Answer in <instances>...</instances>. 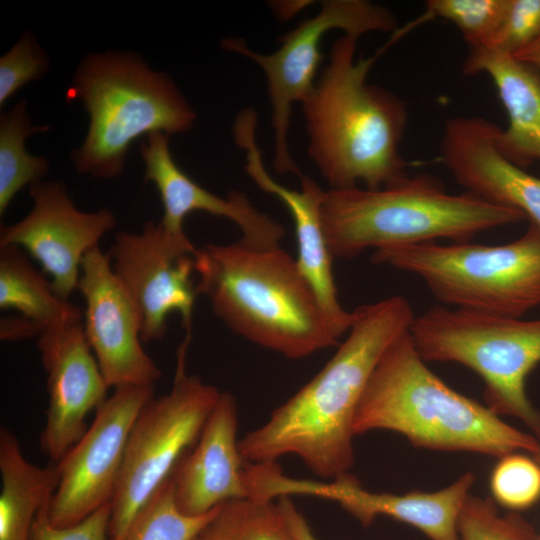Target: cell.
Returning <instances> with one entry per match:
<instances>
[{
    "mask_svg": "<svg viewBox=\"0 0 540 540\" xmlns=\"http://www.w3.org/2000/svg\"><path fill=\"white\" fill-rule=\"evenodd\" d=\"M238 424L236 399L223 391L194 448L171 474L175 502L182 513L199 516L229 501L249 497Z\"/></svg>",
    "mask_w": 540,
    "mask_h": 540,
    "instance_id": "20",
    "label": "cell"
},
{
    "mask_svg": "<svg viewBox=\"0 0 540 540\" xmlns=\"http://www.w3.org/2000/svg\"><path fill=\"white\" fill-rule=\"evenodd\" d=\"M153 397L154 386H119L97 408L92 425L56 463L59 482L49 508L54 526L74 525L112 501L131 429Z\"/></svg>",
    "mask_w": 540,
    "mask_h": 540,
    "instance_id": "13",
    "label": "cell"
},
{
    "mask_svg": "<svg viewBox=\"0 0 540 540\" xmlns=\"http://www.w3.org/2000/svg\"><path fill=\"white\" fill-rule=\"evenodd\" d=\"M322 225L333 258L352 259L375 251L476 234L526 220L519 210L465 191L449 193L429 174H409L377 188L326 190Z\"/></svg>",
    "mask_w": 540,
    "mask_h": 540,
    "instance_id": "5",
    "label": "cell"
},
{
    "mask_svg": "<svg viewBox=\"0 0 540 540\" xmlns=\"http://www.w3.org/2000/svg\"><path fill=\"white\" fill-rule=\"evenodd\" d=\"M220 507L199 516L182 513L170 476L135 513L119 540H196Z\"/></svg>",
    "mask_w": 540,
    "mask_h": 540,
    "instance_id": "26",
    "label": "cell"
},
{
    "mask_svg": "<svg viewBox=\"0 0 540 540\" xmlns=\"http://www.w3.org/2000/svg\"><path fill=\"white\" fill-rule=\"evenodd\" d=\"M0 474V540H30L37 513L57 488V465L40 467L29 462L15 434L2 426Z\"/></svg>",
    "mask_w": 540,
    "mask_h": 540,
    "instance_id": "22",
    "label": "cell"
},
{
    "mask_svg": "<svg viewBox=\"0 0 540 540\" xmlns=\"http://www.w3.org/2000/svg\"><path fill=\"white\" fill-rule=\"evenodd\" d=\"M278 504L295 540H318L290 497L278 498Z\"/></svg>",
    "mask_w": 540,
    "mask_h": 540,
    "instance_id": "34",
    "label": "cell"
},
{
    "mask_svg": "<svg viewBox=\"0 0 540 540\" xmlns=\"http://www.w3.org/2000/svg\"><path fill=\"white\" fill-rule=\"evenodd\" d=\"M539 441V445H540V438L538 439ZM534 457L537 459V461L540 463V446H539V450L538 452L534 455ZM540 540V536H539V539Z\"/></svg>",
    "mask_w": 540,
    "mask_h": 540,
    "instance_id": "36",
    "label": "cell"
},
{
    "mask_svg": "<svg viewBox=\"0 0 540 540\" xmlns=\"http://www.w3.org/2000/svg\"><path fill=\"white\" fill-rule=\"evenodd\" d=\"M83 328L108 387L154 386L161 371L141 345V315L100 247L81 262Z\"/></svg>",
    "mask_w": 540,
    "mask_h": 540,
    "instance_id": "15",
    "label": "cell"
},
{
    "mask_svg": "<svg viewBox=\"0 0 540 540\" xmlns=\"http://www.w3.org/2000/svg\"><path fill=\"white\" fill-rule=\"evenodd\" d=\"M332 29L359 38L364 33H394L399 28L393 12L380 4L368 0H325L316 15L279 37L280 46L271 54L251 50L241 38L229 37L221 42L225 50L250 59L265 74L274 129L273 167L280 174L303 175L288 145L292 105L302 103L313 90L323 58L321 40Z\"/></svg>",
    "mask_w": 540,
    "mask_h": 540,
    "instance_id": "10",
    "label": "cell"
},
{
    "mask_svg": "<svg viewBox=\"0 0 540 540\" xmlns=\"http://www.w3.org/2000/svg\"><path fill=\"white\" fill-rule=\"evenodd\" d=\"M489 486L495 504L510 512L528 509L540 500V463L519 452L506 454L493 467Z\"/></svg>",
    "mask_w": 540,
    "mask_h": 540,
    "instance_id": "28",
    "label": "cell"
},
{
    "mask_svg": "<svg viewBox=\"0 0 540 540\" xmlns=\"http://www.w3.org/2000/svg\"><path fill=\"white\" fill-rule=\"evenodd\" d=\"M500 128L482 117L447 120L440 160L466 191L521 211L540 226V178L511 162L499 149Z\"/></svg>",
    "mask_w": 540,
    "mask_h": 540,
    "instance_id": "18",
    "label": "cell"
},
{
    "mask_svg": "<svg viewBox=\"0 0 540 540\" xmlns=\"http://www.w3.org/2000/svg\"><path fill=\"white\" fill-rule=\"evenodd\" d=\"M460 540H538L534 526L518 512L499 515L491 497L469 494L460 511Z\"/></svg>",
    "mask_w": 540,
    "mask_h": 540,
    "instance_id": "29",
    "label": "cell"
},
{
    "mask_svg": "<svg viewBox=\"0 0 540 540\" xmlns=\"http://www.w3.org/2000/svg\"><path fill=\"white\" fill-rule=\"evenodd\" d=\"M33 206L18 222L1 225L0 247L17 246L39 262L51 278L53 291L69 300L77 289L81 262L116 226L106 208L79 210L61 181H39L29 187Z\"/></svg>",
    "mask_w": 540,
    "mask_h": 540,
    "instance_id": "14",
    "label": "cell"
},
{
    "mask_svg": "<svg viewBox=\"0 0 540 540\" xmlns=\"http://www.w3.org/2000/svg\"><path fill=\"white\" fill-rule=\"evenodd\" d=\"M67 96L82 102L89 116L73 165L78 174L100 179L123 173L129 149L141 136L184 133L197 118L173 79L131 52L87 55Z\"/></svg>",
    "mask_w": 540,
    "mask_h": 540,
    "instance_id": "6",
    "label": "cell"
},
{
    "mask_svg": "<svg viewBox=\"0 0 540 540\" xmlns=\"http://www.w3.org/2000/svg\"><path fill=\"white\" fill-rule=\"evenodd\" d=\"M418 353L410 330L378 361L360 400L355 435L388 430L417 448L465 451L500 458L539 441L506 422L487 405L466 397L441 380Z\"/></svg>",
    "mask_w": 540,
    "mask_h": 540,
    "instance_id": "4",
    "label": "cell"
},
{
    "mask_svg": "<svg viewBox=\"0 0 540 540\" xmlns=\"http://www.w3.org/2000/svg\"><path fill=\"white\" fill-rule=\"evenodd\" d=\"M200 540H295L278 502L257 498L229 501L198 537Z\"/></svg>",
    "mask_w": 540,
    "mask_h": 540,
    "instance_id": "25",
    "label": "cell"
},
{
    "mask_svg": "<svg viewBox=\"0 0 540 540\" xmlns=\"http://www.w3.org/2000/svg\"><path fill=\"white\" fill-rule=\"evenodd\" d=\"M249 477L256 498L327 499L338 503L364 526L379 516H386L418 529L430 540H460L459 514L475 482L474 474L466 472L434 492L378 493L365 489L351 473L326 481L298 479L285 475L277 462L254 465Z\"/></svg>",
    "mask_w": 540,
    "mask_h": 540,
    "instance_id": "11",
    "label": "cell"
},
{
    "mask_svg": "<svg viewBox=\"0 0 540 540\" xmlns=\"http://www.w3.org/2000/svg\"><path fill=\"white\" fill-rule=\"evenodd\" d=\"M191 334L177 350L171 390L152 398L131 429L118 485L112 499L109 540H119L151 494L196 443L221 391L188 375L185 359Z\"/></svg>",
    "mask_w": 540,
    "mask_h": 540,
    "instance_id": "9",
    "label": "cell"
},
{
    "mask_svg": "<svg viewBox=\"0 0 540 540\" xmlns=\"http://www.w3.org/2000/svg\"><path fill=\"white\" fill-rule=\"evenodd\" d=\"M462 70L487 75L497 90L508 117L497 137L500 151L524 169L540 160V71L487 47L469 48Z\"/></svg>",
    "mask_w": 540,
    "mask_h": 540,
    "instance_id": "21",
    "label": "cell"
},
{
    "mask_svg": "<svg viewBox=\"0 0 540 540\" xmlns=\"http://www.w3.org/2000/svg\"><path fill=\"white\" fill-rule=\"evenodd\" d=\"M196 251L186 234H171L160 222H146L140 233L115 235L107 255L138 307L142 342L163 339L172 312L180 315L186 334H191L192 311L199 294L193 278Z\"/></svg>",
    "mask_w": 540,
    "mask_h": 540,
    "instance_id": "12",
    "label": "cell"
},
{
    "mask_svg": "<svg viewBox=\"0 0 540 540\" xmlns=\"http://www.w3.org/2000/svg\"><path fill=\"white\" fill-rule=\"evenodd\" d=\"M540 35V0H509L487 48L513 56Z\"/></svg>",
    "mask_w": 540,
    "mask_h": 540,
    "instance_id": "31",
    "label": "cell"
},
{
    "mask_svg": "<svg viewBox=\"0 0 540 540\" xmlns=\"http://www.w3.org/2000/svg\"><path fill=\"white\" fill-rule=\"evenodd\" d=\"M0 308L16 310L42 330L83 319L80 308L60 298L28 254L13 245L0 247Z\"/></svg>",
    "mask_w": 540,
    "mask_h": 540,
    "instance_id": "23",
    "label": "cell"
},
{
    "mask_svg": "<svg viewBox=\"0 0 540 540\" xmlns=\"http://www.w3.org/2000/svg\"><path fill=\"white\" fill-rule=\"evenodd\" d=\"M410 335L425 361L473 370L484 382L487 406L519 419L540 438V411L526 393V379L540 363V319L437 305L414 317Z\"/></svg>",
    "mask_w": 540,
    "mask_h": 540,
    "instance_id": "8",
    "label": "cell"
},
{
    "mask_svg": "<svg viewBox=\"0 0 540 540\" xmlns=\"http://www.w3.org/2000/svg\"><path fill=\"white\" fill-rule=\"evenodd\" d=\"M42 328L35 322L20 315L4 317L0 322V338L3 341H17L40 336Z\"/></svg>",
    "mask_w": 540,
    "mask_h": 540,
    "instance_id": "33",
    "label": "cell"
},
{
    "mask_svg": "<svg viewBox=\"0 0 540 540\" xmlns=\"http://www.w3.org/2000/svg\"><path fill=\"white\" fill-rule=\"evenodd\" d=\"M256 126L257 114L253 108L242 109L233 125L235 142L246 152V173L261 190L278 197L289 210L297 238L298 267L313 288L336 334L341 337L351 327L353 312L346 311L337 296L333 257L322 225L321 211L326 191L305 175L300 178V190H292L276 182L265 169L256 142Z\"/></svg>",
    "mask_w": 540,
    "mask_h": 540,
    "instance_id": "17",
    "label": "cell"
},
{
    "mask_svg": "<svg viewBox=\"0 0 540 540\" xmlns=\"http://www.w3.org/2000/svg\"><path fill=\"white\" fill-rule=\"evenodd\" d=\"M37 346L49 396L40 448L57 463L85 434L87 415L104 403L109 387L87 341L83 319L44 329Z\"/></svg>",
    "mask_w": 540,
    "mask_h": 540,
    "instance_id": "16",
    "label": "cell"
},
{
    "mask_svg": "<svg viewBox=\"0 0 540 540\" xmlns=\"http://www.w3.org/2000/svg\"><path fill=\"white\" fill-rule=\"evenodd\" d=\"M370 57L356 59L358 38L343 34L309 96L301 103L308 154L330 189L363 183L377 189L408 175L400 152L407 126L405 102L367 82L371 67L397 38Z\"/></svg>",
    "mask_w": 540,
    "mask_h": 540,
    "instance_id": "2",
    "label": "cell"
},
{
    "mask_svg": "<svg viewBox=\"0 0 540 540\" xmlns=\"http://www.w3.org/2000/svg\"><path fill=\"white\" fill-rule=\"evenodd\" d=\"M49 129L47 125H33L25 99L0 117V216L11 201L26 186L42 181L49 170L43 156L27 152L25 140Z\"/></svg>",
    "mask_w": 540,
    "mask_h": 540,
    "instance_id": "24",
    "label": "cell"
},
{
    "mask_svg": "<svg viewBox=\"0 0 540 540\" xmlns=\"http://www.w3.org/2000/svg\"><path fill=\"white\" fill-rule=\"evenodd\" d=\"M145 166L144 180L152 182L160 195L163 216L160 223L170 233L183 235L185 217L195 211L233 221L241 230L239 240L256 249L280 247L285 236L283 226L255 208L241 192L231 191L227 197L217 196L197 184L175 162L169 148V136L148 135L141 146Z\"/></svg>",
    "mask_w": 540,
    "mask_h": 540,
    "instance_id": "19",
    "label": "cell"
},
{
    "mask_svg": "<svg viewBox=\"0 0 540 540\" xmlns=\"http://www.w3.org/2000/svg\"><path fill=\"white\" fill-rule=\"evenodd\" d=\"M512 57L540 71V35Z\"/></svg>",
    "mask_w": 540,
    "mask_h": 540,
    "instance_id": "35",
    "label": "cell"
},
{
    "mask_svg": "<svg viewBox=\"0 0 540 540\" xmlns=\"http://www.w3.org/2000/svg\"><path fill=\"white\" fill-rule=\"evenodd\" d=\"M51 500L37 513L30 540H109L112 501L74 525L57 527L49 518Z\"/></svg>",
    "mask_w": 540,
    "mask_h": 540,
    "instance_id": "32",
    "label": "cell"
},
{
    "mask_svg": "<svg viewBox=\"0 0 540 540\" xmlns=\"http://www.w3.org/2000/svg\"><path fill=\"white\" fill-rule=\"evenodd\" d=\"M194 259L198 293L235 334L289 359L339 345L297 261L280 247L205 244Z\"/></svg>",
    "mask_w": 540,
    "mask_h": 540,
    "instance_id": "3",
    "label": "cell"
},
{
    "mask_svg": "<svg viewBox=\"0 0 540 540\" xmlns=\"http://www.w3.org/2000/svg\"><path fill=\"white\" fill-rule=\"evenodd\" d=\"M196 540H200L199 538H197Z\"/></svg>",
    "mask_w": 540,
    "mask_h": 540,
    "instance_id": "37",
    "label": "cell"
},
{
    "mask_svg": "<svg viewBox=\"0 0 540 540\" xmlns=\"http://www.w3.org/2000/svg\"><path fill=\"white\" fill-rule=\"evenodd\" d=\"M372 261L419 277L455 309L522 318L540 305V226L501 245L436 242L377 250Z\"/></svg>",
    "mask_w": 540,
    "mask_h": 540,
    "instance_id": "7",
    "label": "cell"
},
{
    "mask_svg": "<svg viewBox=\"0 0 540 540\" xmlns=\"http://www.w3.org/2000/svg\"><path fill=\"white\" fill-rule=\"evenodd\" d=\"M50 60L34 35L26 31L0 58V106L24 85L42 78Z\"/></svg>",
    "mask_w": 540,
    "mask_h": 540,
    "instance_id": "30",
    "label": "cell"
},
{
    "mask_svg": "<svg viewBox=\"0 0 540 540\" xmlns=\"http://www.w3.org/2000/svg\"><path fill=\"white\" fill-rule=\"evenodd\" d=\"M509 0H428L416 21L441 18L453 23L469 48L488 47L505 15Z\"/></svg>",
    "mask_w": 540,
    "mask_h": 540,
    "instance_id": "27",
    "label": "cell"
},
{
    "mask_svg": "<svg viewBox=\"0 0 540 540\" xmlns=\"http://www.w3.org/2000/svg\"><path fill=\"white\" fill-rule=\"evenodd\" d=\"M347 337L324 367L258 428L239 439L245 463L294 455L315 475L333 480L354 464L353 423L383 353L408 332L415 315L399 295L357 307Z\"/></svg>",
    "mask_w": 540,
    "mask_h": 540,
    "instance_id": "1",
    "label": "cell"
}]
</instances>
